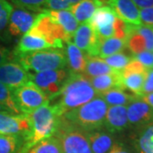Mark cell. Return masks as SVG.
<instances>
[{"label": "cell", "mask_w": 153, "mask_h": 153, "mask_svg": "<svg viewBox=\"0 0 153 153\" xmlns=\"http://www.w3.org/2000/svg\"><path fill=\"white\" fill-rule=\"evenodd\" d=\"M97 96L98 94L87 76L83 74L71 73L61 91L54 98L58 99V101L53 105L62 117L66 112L86 104Z\"/></svg>", "instance_id": "6da1fadb"}, {"label": "cell", "mask_w": 153, "mask_h": 153, "mask_svg": "<svg viewBox=\"0 0 153 153\" xmlns=\"http://www.w3.org/2000/svg\"><path fill=\"white\" fill-rule=\"evenodd\" d=\"M27 116L31 121L32 131L21 152L27 151L37 143L53 136L57 129L60 118L57 110L53 105H49V102Z\"/></svg>", "instance_id": "7a4b0ae2"}, {"label": "cell", "mask_w": 153, "mask_h": 153, "mask_svg": "<svg viewBox=\"0 0 153 153\" xmlns=\"http://www.w3.org/2000/svg\"><path fill=\"white\" fill-rule=\"evenodd\" d=\"M14 60L19 63L27 72L58 70L66 68L67 66V60L64 49H43L14 55Z\"/></svg>", "instance_id": "3957f363"}, {"label": "cell", "mask_w": 153, "mask_h": 153, "mask_svg": "<svg viewBox=\"0 0 153 153\" xmlns=\"http://www.w3.org/2000/svg\"><path fill=\"white\" fill-rule=\"evenodd\" d=\"M108 107L104 100L97 96L86 104L66 112L62 117L84 131H92L104 126Z\"/></svg>", "instance_id": "277c9868"}, {"label": "cell", "mask_w": 153, "mask_h": 153, "mask_svg": "<svg viewBox=\"0 0 153 153\" xmlns=\"http://www.w3.org/2000/svg\"><path fill=\"white\" fill-rule=\"evenodd\" d=\"M55 136L62 153H92L87 132L60 117Z\"/></svg>", "instance_id": "5b68a950"}, {"label": "cell", "mask_w": 153, "mask_h": 153, "mask_svg": "<svg viewBox=\"0 0 153 153\" xmlns=\"http://www.w3.org/2000/svg\"><path fill=\"white\" fill-rule=\"evenodd\" d=\"M28 73L29 80L36 84L49 97V100L60 93L71 74L68 68Z\"/></svg>", "instance_id": "8992f818"}, {"label": "cell", "mask_w": 153, "mask_h": 153, "mask_svg": "<svg viewBox=\"0 0 153 153\" xmlns=\"http://www.w3.org/2000/svg\"><path fill=\"white\" fill-rule=\"evenodd\" d=\"M12 93L22 114H30L49 102V97L32 81H28Z\"/></svg>", "instance_id": "52a82bcc"}, {"label": "cell", "mask_w": 153, "mask_h": 153, "mask_svg": "<svg viewBox=\"0 0 153 153\" xmlns=\"http://www.w3.org/2000/svg\"><path fill=\"white\" fill-rule=\"evenodd\" d=\"M31 131L32 124L27 115L0 111V134L22 135L26 138L27 141Z\"/></svg>", "instance_id": "ba28073f"}, {"label": "cell", "mask_w": 153, "mask_h": 153, "mask_svg": "<svg viewBox=\"0 0 153 153\" xmlns=\"http://www.w3.org/2000/svg\"><path fill=\"white\" fill-rule=\"evenodd\" d=\"M38 14L14 6L8 25V36L11 41L15 38H21L27 33L33 26Z\"/></svg>", "instance_id": "9c48e42d"}, {"label": "cell", "mask_w": 153, "mask_h": 153, "mask_svg": "<svg viewBox=\"0 0 153 153\" xmlns=\"http://www.w3.org/2000/svg\"><path fill=\"white\" fill-rule=\"evenodd\" d=\"M100 38L94 27L88 23H82L78 26L71 41L76 47L89 56L95 57Z\"/></svg>", "instance_id": "30bf717a"}, {"label": "cell", "mask_w": 153, "mask_h": 153, "mask_svg": "<svg viewBox=\"0 0 153 153\" xmlns=\"http://www.w3.org/2000/svg\"><path fill=\"white\" fill-rule=\"evenodd\" d=\"M28 81L29 73L19 63L9 61L0 66V82L12 92Z\"/></svg>", "instance_id": "8fae6325"}, {"label": "cell", "mask_w": 153, "mask_h": 153, "mask_svg": "<svg viewBox=\"0 0 153 153\" xmlns=\"http://www.w3.org/2000/svg\"><path fill=\"white\" fill-rule=\"evenodd\" d=\"M129 126L137 128L153 123V107L138 97L127 105Z\"/></svg>", "instance_id": "7c38bea8"}, {"label": "cell", "mask_w": 153, "mask_h": 153, "mask_svg": "<svg viewBox=\"0 0 153 153\" xmlns=\"http://www.w3.org/2000/svg\"><path fill=\"white\" fill-rule=\"evenodd\" d=\"M105 4L123 22L134 26L141 25L140 9L133 0H108Z\"/></svg>", "instance_id": "4fadbf2b"}, {"label": "cell", "mask_w": 153, "mask_h": 153, "mask_svg": "<svg viewBox=\"0 0 153 153\" xmlns=\"http://www.w3.org/2000/svg\"><path fill=\"white\" fill-rule=\"evenodd\" d=\"M103 127L111 134L120 133L127 129L129 127L127 106L125 105L109 106L106 112Z\"/></svg>", "instance_id": "5bb4252c"}, {"label": "cell", "mask_w": 153, "mask_h": 153, "mask_svg": "<svg viewBox=\"0 0 153 153\" xmlns=\"http://www.w3.org/2000/svg\"><path fill=\"white\" fill-rule=\"evenodd\" d=\"M48 49H53L52 45L49 44L44 38H42L38 34L29 30L27 33L20 38L16 48L13 50V54L20 55Z\"/></svg>", "instance_id": "9a60e30c"}, {"label": "cell", "mask_w": 153, "mask_h": 153, "mask_svg": "<svg viewBox=\"0 0 153 153\" xmlns=\"http://www.w3.org/2000/svg\"><path fill=\"white\" fill-rule=\"evenodd\" d=\"M87 135L92 153H108L115 142L112 134L104 127L87 132Z\"/></svg>", "instance_id": "2e32d148"}, {"label": "cell", "mask_w": 153, "mask_h": 153, "mask_svg": "<svg viewBox=\"0 0 153 153\" xmlns=\"http://www.w3.org/2000/svg\"><path fill=\"white\" fill-rule=\"evenodd\" d=\"M66 55L67 60V66L71 73L83 74L86 63H87V55L82 52L75 44L70 41L66 43Z\"/></svg>", "instance_id": "e0dca14e"}, {"label": "cell", "mask_w": 153, "mask_h": 153, "mask_svg": "<svg viewBox=\"0 0 153 153\" xmlns=\"http://www.w3.org/2000/svg\"><path fill=\"white\" fill-rule=\"evenodd\" d=\"M104 4L100 0H82L78 4L71 7L69 10L75 16L79 24L90 21L94 12Z\"/></svg>", "instance_id": "ac0fdd59"}, {"label": "cell", "mask_w": 153, "mask_h": 153, "mask_svg": "<svg viewBox=\"0 0 153 153\" xmlns=\"http://www.w3.org/2000/svg\"><path fill=\"white\" fill-rule=\"evenodd\" d=\"M88 79L89 80L94 89L97 92L98 95L116 88L124 89L122 83V72L117 74L102 75L95 77H88Z\"/></svg>", "instance_id": "d6986e66"}, {"label": "cell", "mask_w": 153, "mask_h": 153, "mask_svg": "<svg viewBox=\"0 0 153 153\" xmlns=\"http://www.w3.org/2000/svg\"><path fill=\"white\" fill-rule=\"evenodd\" d=\"M117 16L108 5H102L96 10L88 23L96 31L102 28L110 27L114 26Z\"/></svg>", "instance_id": "ffe728a7"}, {"label": "cell", "mask_w": 153, "mask_h": 153, "mask_svg": "<svg viewBox=\"0 0 153 153\" xmlns=\"http://www.w3.org/2000/svg\"><path fill=\"white\" fill-rule=\"evenodd\" d=\"M120 73L119 71H115L109 66L103 59L98 57H93L87 55V63L83 72V75L88 77H95V76L108 75V74H117Z\"/></svg>", "instance_id": "44dd1931"}, {"label": "cell", "mask_w": 153, "mask_h": 153, "mask_svg": "<svg viewBox=\"0 0 153 153\" xmlns=\"http://www.w3.org/2000/svg\"><path fill=\"white\" fill-rule=\"evenodd\" d=\"M134 146L138 153H153V123L138 128Z\"/></svg>", "instance_id": "7402d4cb"}, {"label": "cell", "mask_w": 153, "mask_h": 153, "mask_svg": "<svg viewBox=\"0 0 153 153\" xmlns=\"http://www.w3.org/2000/svg\"><path fill=\"white\" fill-rule=\"evenodd\" d=\"M49 16L59 23L65 30L66 34L72 39L73 34L79 26L75 16L70 10H48Z\"/></svg>", "instance_id": "603a6c76"}, {"label": "cell", "mask_w": 153, "mask_h": 153, "mask_svg": "<svg viewBox=\"0 0 153 153\" xmlns=\"http://www.w3.org/2000/svg\"><path fill=\"white\" fill-rule=\"evenodd\" d=\"M98 96L101 97L108 105V106L114 105H125L127 106L131 101L138 98L134 94L126 93L124 89L122 88H112L106 92L99 94Z\"/></svg>", "instance_id": "cb8c5ba5"}, {"label": "cell", "mask_w": 153, "mask_h": 153, "mask_svg": "<svg viewBox=\"0 0 153 153\" xmlns=\"http://www.w3.org/2000/svg\"><path fill=\"white\" fill-rule=\"evenodd\" d=\"M126 48V41L117 38L101 39L99 44L95 57L105 59L111 55L120 53Z\"/></svg>", "instance_id": "d4e9b609"}, {"label": "cell", "mask_w": 153, "mask_h": 153, "mask_svg": "<svg viewBox=\"0 0 153 153\" xmlns=\"http://www.w3.org/2000/svg\"><path fill=\"white\" fill-rule=\"evenodd\" d=\"M146 73L147 72H122V83L123 88L131 91L133 94L138 97H141L143 95V86Z\"/></svg>", "instance_id": "484cf974"}, {"label": "cell", "mask_w": 153, "mask_h": 153, "mask_svg": "<svg viewBox=\"0 0 153 153\" xmlns=\"http://www.w3.org/2000/svg\"><path fill=\"white\" fill-rule=\"evenodd\" d=\"M14 6L9 0H0V44H10L8 25Z\"/></svg>", "instance_id": "4316f807"}, {"label": "cell", "mask_w": 153, "mask_h": 153, "mask_svg": "<svg viewBox=\"0 0 153 153\" xmlns=\"http://www.w3.org/2000/svg\"><path fill=\"white\" fill-rule=\"evenodd\" d=\"M26 143L22 135L0 134V153H20Z\"/></svg>", "instance_id": "83f0119b"}, {"label": "cell", "mask_w": 153, "mask_h": 153, "mask_svg": "<svg viewBox=\"0 0 153 153\" xmlns=\"http://www.w3.org/2000/svg\"><path fill=\"white\" fill-rule=\"evenodd\" d=\"M21 153H62V151L58 140L55 136H51Z\"/></svg>", "instance_id": "f1b7e54d"}, {"label": "cell", "mask_w": 153, "mask_h": 153, "mask_svg": "<svg viewBox=\"0 0 153 153\" xmlns=\"http://www.w3.org/2000/svg\"><path fill=\"white\" fill-rule=\"evenodd\" d=\"M0 104L4 105L11 113L17 115L22 114V112L17 107L12 91L1 82H0Z\"/></svg>", "instance_id": "f546056e"}, {"label": "cell", "mask_w": 153, "mask_h": 153, "mask_svg": "<svg viewBox=\"0 0 153 153\" xmlns=\"http://www.w3.org/2000/svg\"><path fill=\"white\" fill-rule=\"evenodd\" d=\"M126 48L130 50L134 56L146 50V40L143 36L135 31V27L126 41Z\"/></svg>", "instance_id": "4dcf8cb0"}, {"label": "cell", "mask_w": 153, "mask_h": 153, "mask_svg": "<svg viewBox=\"0 0 153 153\" xmlns=\"http://www.w3.org/2000/svg\"><path fill=\"white\" fill-rule=\"evenodd\" d=\"M134 56H128L123 52L115 54L113 55H111L109 57H106L103 60L105 61V63L111 66L112 69H114L115 71L122 72L125 69V67L133 60Z\"/></svg>", "instance_id": "1f68e13d"}, {"label": "cell", "mask_w": 153, "mask_h": 153, "mask_svg": "<svg viewBox=\"0 0 153 153\" xmlns=\"http://www.w3.org/2000/svg\"><path fill=\"white\" fill-rule=\"evenodd\" d=\"M10 2L17 8L39 13L44 10L46 0H10Z\"/></svg>", "instance_id": "d6a6232c"}, {"label": "cell", "mask_w": 153, "mask_h": 153, "mask_svg": "<svg viewBox=\"0 0 153 153\" xmlns=\"http://www.w3.org/2000/svg\"><path fill=\"white\" fill-rule=\"evenodd\" d=\"M135 31L140 33L146 40V50L150 52H153V29L152 28L146 27V26H136Z\"/></svg>", "instance_id": "836d02e7"}, {"label": "cell", "mask_w": 153, "mask_h": 153, "mask_svg": "<svg viewBox=\"0 0 153 153\" xmlns=\"http://www.w3.org/2000/svg\"><path fill=\"white\" fill-rule=\"evenodd\" d=\"M141 25L153 28V6L140 10Z\"/></svg>", "instance_id": "e575fe53"}, {"label": "cell", "mask_w": 153, "mask_h": 153, "mask_svg": "<svg viewBox=\"0 0 153 153\" xmlns=\"http://www.w3.org/2000/svg\"><path fill=\"white\" fill-rule=\"evenodd\" d=\"M138 61H140L143 66L147 69L153 68V55L152 52L150 51H144L138 55L134 56Z\"/></svg>", "instance_id": "d590c367"}, {"label": "cell", "mask_w": 153, "mask_h": 153, "mask_svg": "<svg viewBox=\"0 0 153 153\" xmlns=\"http://www.w3.org/2000/svg\"><path fill=\"white\" fill-rule=\"evenodd\" d=\"M143 95L153 93V68L148 69L142 90Z\"/></svg>", "instance_id": "8d00e7d4"}, {"label": "cell", "mask_w": 153, "mask_h": 153, "mask_svg": "<svg viewBox=\"0 0 153 153\" xmlns=\"http://www.w3.org/2000/svg\"><path fill=\"white\" fill-rule=\"evenodd\" d=\"M12 60H14L13 51L0 44V66L6 62L12 61Z\"/></svg>", "instance_id": "74e56055"}, {"label": "cell", "mask_w": 153, "mask_h": 153, "mask_svg": "<svg viewBox=\"0 0 153 153\" xmlns=\"http://www.w3.org/2000/svg\"><path fill=\"white\" fill-rule=\"evenodd\" d=\"M108 153H131V152L123 143L116 141Z\"/></svg>", "instance_id": "f35d334b"}, {"label": "cell", "mask_w": 153, "mask_h": 153, "mask_svg": "<svg viewBox=\"0 0 153 153\" xmlns=\"http://www.w3.org/2000/svg\"><path fill=\"white\" fill-rule=\"evenodd\" d=\"M133 2L136 4L140 10L153 6V0H133Z\"/></svg>", "instance_id": "ab89813d"}, {"label": "cell", "mask_w": 153, "mask_h": 153, "mask_svg": "<svg viewBox=\"0 0 153 153\" xmlns=\"http://www.w3.org/2000/svg\"><path fill=\"white\" fill-rule=\"evenodd\" d=\"M140 98L142 99L145 102H146L148 105H150L152 107H153V93L144 94V95H142V96L140 97Z\"/></svg>", "instance_id": "60d3db41"}, {"label": "cell", "mask_w": 153, "mask_h": 153, "mask_svg": "<svg viewBox=\"0 0 153 153\" xmlns=\"http://www.w3.org/2000/svg\"><path fill=\"white\" fill-rule=\"evenodd\" d=\"M66 2L68 3V4H70V5L72 7L73 5H75L76 4H78L80 1H82V0H66Z\"/></svg>", "instance_id": "b9f144b4"}, {"label": "cell", "mask_w": 153, "mask_h": 153, "mask_svg": "<svg viewBox=\"0 0 153 153\" xmlns=\"http://www.w3.org/2000/svg\"><path fill=\"white\" fill-rule=\"evenodd\" d=\"M0 111H9L6 109L4 105H2L0 104ZM9 112H10V111H9Z\"/></svg>", "instance_id": "7bdbcfd3"}, {"label": "cell", "mask_w": 153, "mask_h": 153, "mask_svg": "<svg viewBox=\"0 0 153 153\" xmlns=\"http://www.w3.org/2000/svg\"><path fill=\"white\" fill-rule=\"evenodd\" d=\"M100 1H101V2H102L103 4H105V3H106V2H107L108 0H100Z\"/></svg>", "instance_id": "ee69618b"}, {"label": "cell", "mask_w": 153, "mask_h": 153, "mask_svg": "<svg viewBox=\"0 0 153 153\" xmlns=\"http://www.w3.org/2000/svg\"><path fill=\"white\" fill-rule=\"evenodd\" d=\"M152 55H153V54H152Z\"/></svg>", "instance_id": "f6af8a7d"}, {"label": "cell", "mask_w": 153, "mask_h": 153, "mask_svg": "<svg viewBox=\"0 0 153 153\" xmlns=\"http://www.w3.org/2000/svg\"><path fill=\"white\" fill-rule=\"evenodd\" d=\"M152 29H153V28H152Z\"/></svg>", "instance_id": "bcb514c9"}]
</instances>
